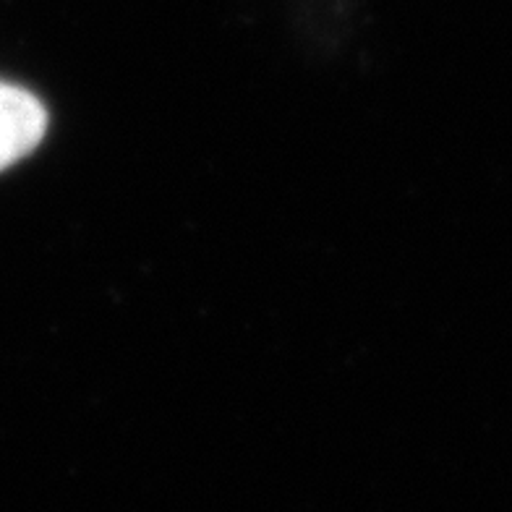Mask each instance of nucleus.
Segmentation results:
<instances>
[{"instance_id": "nucleus-1", "label": "nucleus", "mask_w": 512, "mask_h": 512, "mask_svg": "<svg viewBox=\"0 0 512 512\" xmlns=\"http://www.w3.org/2000/svg\"><path fill=\"white\" fill-rule=\"evenodd\" d=\"M48 110L32 92L0 81V170L11 168L40 147Z\"/></svg>"}]
</instances>
